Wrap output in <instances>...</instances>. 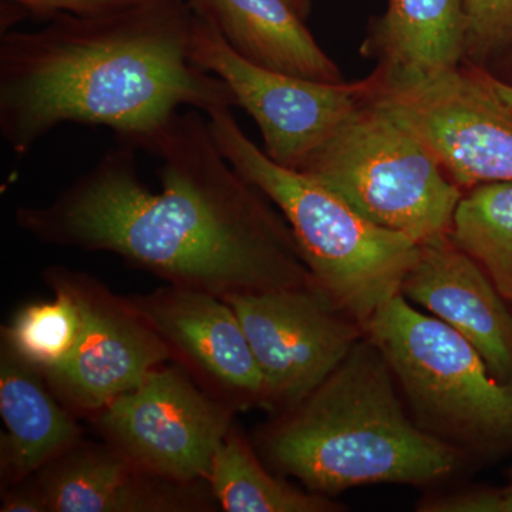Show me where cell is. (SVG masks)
I'll list each match as a JSON object with an SVG mask.
<instances>
[{
    "label": "cell",
    "mask_w": 512,
    "mask_h": 512,
    "mask_svg": "<svg viewBox=\"0 0 512 512\" xmlns=\"http://www.w3.org/2000/svg\"><path fill=\"white\" fill-rule=\"evenodd\" d=\"M136 151L117 143L49 204L19 207L16 224L222 299L316 285L284 215L222 156L202 111L175 114L158 137L160 192L141 181Z\"/></svg>",
    "instance_id": "cell-1"
},
{
    "label": "cell",
    "mask_w": 512,
    "mask_h": 512,
    "mask_svg": "<svg viewBox=\"0 0 512 512\" xmlns=\"http://www.w3.org/2000/svg\"><path fill=\"white\" fill-rule=\"evenodd\" d=\"M195 22L188 0H148L2 32L3 140L23 158L62 124H86L153 154L180 107L205 116L237 107L228 84L192 60Z\"/></svg>",
    "instance_id": "cell-2"
},
{
    "label": "cell",
    "mask_w": 512,
    "mask_h": 512,
    "mask_svg": "<svg viewBox=\"0 0 512 512\" xmlns=\"http://www.w3.org/2000/svg\"><path fill=\"white\" fill-rule=\"evenodd\" d=\"M393 382L375 342L360 340L313 392L269 424L261 443L265 457L323 495L450 476L456 447L406 416Z\"/></svg>",
    "instance_id": "cell-3"
},
{
    "label": "cell",
    "mask_w": 512,
    "mask_h": 512,
    "mask_svg": "<svg viewBox=\"0 0 512 512\" xmlns=\"http://www.w3.org/2000/svg\"><path fill=\"white\" fill-rule=\"evenodd\" d=\"M207 117L222 156L284 215L313 282L366 332L375 313L402 291L420 245L377 227L319 181L275 163L231 109Z\"/></svg>",
    "instance_id": "cell-4"
},
{
    "label": "cell",
    "mask_w": 512,
    "mask_h": 512,
    "mask_svg": "<svg viewBox=\"0 0 512 512\" xmlns=\"http://www.w3.org/2000/svg\"><path fill=\"white\" fill-rule=\"evenodd\" d=\"M299 173L335 191L377 227L419 245L451 234L464 195L426 147L370 99V92Z\"/></svg>",
    "instance_id": "cell-5"
},
{
    "label": "cell",
    "mask_w": 512,
    "mask_h": 512,
    "mask_svg": "<svg viewBox=\"0 0 512 512\" xmlns=\"http://www.w3.org/2000/svg\"><path fill=\"white\" fill-rule=\"evenodd\" d=\"M366 333L424 430L471 446L512 440V383L495 379L476 346L457 330L417 311L399 293L375 313Z\"/></svg>",
    "instance_id": "cell-6"
},
{
    "label": "cell",
    "mask_w": 512,
    "mask_h": 512,
    "mask_svg": "<svg viewBox=\"0 0 512 512\" xmlns=\"http://www.w3.org/2000/svg\"><path fill=\"white\" fill-rule=\"evenodd\" d=\"M372 77L370 99L426 147L463 190L512 183V110L494 77L464 67L429 76Z\"/></svg>",
    "instance_id": "cell-7"
},
{
    "label": "cell",
    "mask_w": 512,
    "mask_h": 512,
    "mask_svg": "<svg viewBox=\"0 0 512 512\" xmlns=\"http://www.w3.org/2000/svg\"><path fill=\"white\" fill-rule=\"evenodd\" d=\"M235 413L180 366L164 363L90 421L104 443L138 470L178 483H208Z\"/></svg>",
    "instance_id": "cell-8"
},
{
    "label": "cell",
    "mask_w": 512,
    "mask_h": 512,
    "mask_svg": "<svg viewBox=\"0 0 512 512\" xmlns=\"http://www.w3.org/2000/svg\"><path fill=\"white\" fill-rule=\"evenodd\" d=\"M224 301L251 343L269 409L286 410L305 399L365 332L316 285L237 293Z\"/></svg>",
    "instance_id": "cell-9"
},
{
    "label": "cell",
    "mask_w": 512,
    "mask_h": 512,
    "mask_svg": "<svg viewBox=\"0 0 512 512\" xmlns=\"http://www.w3.org/2000/svg\"><path fill=\"white\" fill-rule=\"evenodd\" d=\"M191 57L228 84L237 107L258 124L266 156L296 171L372 87L370 77L362 82L330 84L262 69L238 56L214 25L198 13Z\"/></svg>",
    "instance_id": "cell-10"
},
{
    "label": "cell",
    "mask_w": 512,
    "mask_h": 512,
    "mask_svg": "<svg viewBox=\"0 0 512 512\" xmlns=\"http://www.w3.org/2000/svg\"><path fill=\"white\" fill-rule=\"evenodd\" d=\"M43 281L64 286L83 313L79 345L62 369L45 377L60 402L80 417H93L170 362L163 340L130 298L66 266H49Z\"/></svg>",
    "instance_id": "cell-11"
},
{
    "label": "cell",
    "mask_w": 512,
    "mask_h": 512,
    "mask_svg": "<svg viewBox=\"0 0 512 512\" xmlns=\"http://www.w3.org/2000/svg\"><path fill=\"white\" fill-rule=\"evenodd\" d=\"M130 301L163 340L171 362L205 393L237 412L268 407L261 367L227 301L170 284Z\"/></svg>",
    "instance_id": "cell-12"
},
{
    "label": "cell",
    "mask_w": 512,
    "mask_h": 512,
    "mask_svg": "<svg viewBox=\"0 0 512 512\" xmlns=\"http://www.w3.org/2000/svg\"><path fill=\"white\" fill-rule=\"evenodd\" d=\"M400 293L473 343L495 379L512 383V315L484 269L453 235L420 245Z\"/></svg>",
    "instance_id": "cell-13"
},
{
    "label": "cell",
    "mask_w": 512,
    "mask_h": 512,
    "mask_svg": "<svg viewBox=\"0 0 512 512\" xmlns=\"http://www.w3.org/2000/svg\"><path fill=\"white\" fill-rule=\"evenodd\" d=\"M33 478L49 512H204L218 505L207 481L151 476L104 441H79Z\"/></svg>",
    "instance_id": "cell-14"
},
{
    "label": "cell",
    "mask_w": 512,
    "mask_h": 512,
    "mask_svg": "<svg viewBox=\"0 0 512 512\" xmlns=\"http://www.w3.org/2000/svg\"><path fill=\"white\" fill-rule=\"evenodd\" d=\"M0 416L6 429L0 440L2 490L35 476L83 440L77 416L5 342L0 345Z\"/></svg>",
    "instance_id": "cell-15"
},
{
    "label": "cell",
    "mask_w": 512,
    "mask_h": 512,
    "mask_svg": "<svg viewBox=\"0 0 512 512\" xmlns=\"http://www.w3.org/2000/svg\"><path fill=\"white\" fill-rule=\"evenodd\" d=\"M247 62L318 83H342L339 67L286 0H188Z\"/></svg>",
    "instance_id": "cell-16"
},
{
    "label": "cell",
    "mask_w": 512,
    "mask_h": 512,
    "mask_svg": "<svg viewBox=\"0 0 512 512\" xmlns=\"http://www.w3.org/2000/svg\"><path fill=\"white\" fill-rule=\"evenodd\" d=\"M379 72L429 76L466 60L467 16L463 0H389L370 39Z\"/></svg>",
    "instance_id": "cell-17"
},
{
    "label": "cell",
    "mask_w": 512,
    "mask_h": 512,
    "mask_svg": "<svg viewBox=\"0 0 512 512\" xmlns=\"http://www.w3.org/2000/svg\"><path fill=\"white\" fill-rule=\"evenodd\" d=\"M208 484L218 507L227 512L343 510L328 495L299 490L269 473L235 424L215 453Z\"/></svg>",
    "instance_id": "cell-18"
},
{
    "label": "cell",
    "mask_w": 512,
    "mask_h": 512,
    "mask_svg": "<svg viewBox=\"0 0 512 512\" xmlns=\"http://www.w3.org/2000/svg\"><path fill=\"white\" fill-rule=\"evenodd\" d=\"M451 235L512 305V183L468 190L458 204Z\"/></svg>",
    "instance_id": "cell-19"
},
{
    "label": "cell",
    "mask_w": 512,
    "mask_h": 512,
    "mask_svg": "<svg viewBox=\"0 0 512 512\" xmlns=\"http://www.w3.org/2000/svg\"><path fill=\"white\" fill-rule=\"evenodd\" d=\"M46 285L53 299L28 303L2 328V342L43 377L66 365L83 330L82 309L72 293L55 282Z\"/></svg>",
    "instance_id": "cell-20"
},
{
    "label": "cell",
    "mask_w": 512,
    "mask_h": 512,
    "mask_svg": "<svg viewBox=\"0 0 512 512\" xmlns=\"http://www.w3.org/2000/svg\"><path fill=\"white\" fill-rule=\"evenodd\" d=\"M467 16L466 57L485 63L512 45V0H463Z\"/></svg>",
    "instance_id": "cell-21"
},
{
    "label": "cell",
    "mask_w": 512,
    "mask_h": 512,
    "mask_svg": "<svg viewBox=\"0 0 512 512\" xmlns=\"http://www.w3.org/2000/svg\"><path fill=\"white\" fill-rule=\"evenodd\" d=\"M16 6L23 15L39 20L69 13L76 16L101 15L114 10L130 8L148 0H3Z\"/></svg>",
    "instance_id": "cell-22"
},
{
    "label": "cell",
    "mask_w": 512,
    "mask_h": 512,
    "mask_svg": "<svg viewBox=\"0 0 512 512\" xmlns=\"http://www.w3.org/2000/svg\"><path fill=\"white\" fill-rule=\"evenodd\" d=\"M426 512H512V484L497 490L471 491L420 505Z\"/></svg>",
    "instance_id": "cell-23"
},
{
    "label": "cell",
    "mask_w": 512,
    "mask_h": 512,
    "mask_svg": "<svg viewBox=\"0 0 512 512\" xmlns=\"http://www.w3.org/2000/svg\"><path fill=\"white\" fill-rule=\"evenodd\" d=\"M2 512H49L45 497L35 478L10 485L2 490Z\"/></svg>",
    "instance_id": "cell-24"
},
{
    "label": "cell",
    "mask_w": 512,
    "mask_h": 512,
    "mask_svg": "<svg viewBox=\"0 0 512 512\" xmlns=\"http://www.w3.org/2000/svg\"><path fill=\"white\" fill-rule=\"evenodd\" d=\"M286 2H288L289 5L298 12V15L301 16V18H308L309 12H311L312 8V0H286Z\"/></svg>",
    "instance_id": "cell-25"
},
{
    "label": "cell",
    "mask_w": 512,
    "mask_h": 512,
    "mask_svg": "<svg viewBox=\"0 0 512 512\" xmlns=\"http://www.w3.org/2000/svg\"><path fill=\"white\" fill-rule=\"evenodd\" d=\"M495 87H497L498 93H500V96L503 97V100L505 103L510 106V109L512 110V84H508L505 82H501V80L495 79Z\"/></svg>",
    "instance_id": "cell-26"
},
{
    "label": "cell",
    "mask_w": 512,
    "mask_h": 512,
    "mask_svg": "<svg viewBox=\"0 0 512 512\" xmlns=\"http://www.w3.org/2000/svg\"><path fill=\"white\" fill-rule=\"evenodd\" d=\"M511 60H512V56H511Z\"/></svg>",
    "instance_id": "cell-27"
}]
</instances>
